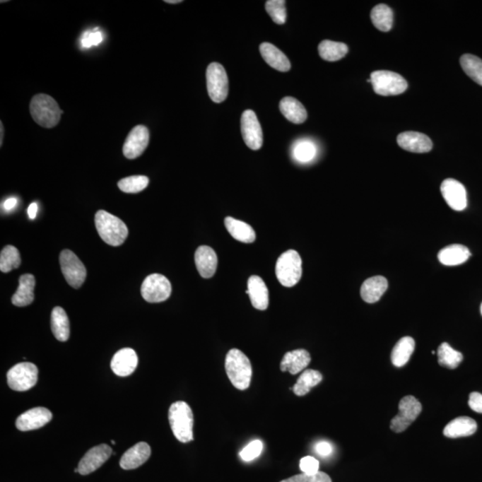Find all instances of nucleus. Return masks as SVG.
Instances as JSON below:
<instances>
[{"label":"nucleus","mask_w":482,"mask_h":482,"mask_svg":"<svg viewBox=\"0 0 482 482\" xmlns=\"http://www.w3.org/2000/svg\"><path fill=\"white\" fill-rule=\"evenodd\" d=\"M225 370L232 384L240 390L249 388L252 379L250 360L240 349L233 348L225 358Z\"/></svg>","instance_id":"obj_1"},{"label":"nucleus","mask_w":482,"mask_h":482,"mask_svg":"<svg viewBox=\"0 0 482 482\" xmlns=\"http://www.w3.org/2000/svg\"><path fill=\"white\" fill-rule=\"evenodd\" d=\"M95 225L102 240L108 245L121 246L128 237L127 225L118 217L100 210L95 216Z\"/></svg>","instance_id":"obj_2"},{"label":"nucleus","mask_w":482,"mask_h":482,"mask_svg":"<svg viewBox=\"0 0 482 482\" xmlns=\"http://www.w3.org/2000/svg\"><path fill=\"white\" fill-rule=\"evenodd\" d=\"M168 418L172 433L180 442L188 443L193 440V413L186 402L178 401L170 406Z\"/></svg>","instance_id":"obj_3"},{"label":"nucleus","mask_w":482,"mask_h":482,"mask_svg":"<svg viewBox=\"0 0 482 482\" xmlns=\"http://www.w3.org/2000/svg\"><path fill=\"white\" fill-rule=\"evenodd\" d=\"M30 112L37 124L44 128H53L59 124L61 114L59 104L46 94L35 95L30 101Z\"/></svg>","instance_id":"obj_4"},{"label":"nucleus","mask_w":482,"mask_h":482,"mask_svg":"<svg viewBox=\"0 0 482 482\" xmlns=\"http://www.w3.org/2000/svg\"><path fill=\"white\" fill-rule=\"evenodd\" d=\"M275 274L280 283L284 287H293L302 276V259L295 250H288L278 258Z\"/></svg>","instance_id":"obj_5"},{"label":"nucleus","mask_w":482,"mask_h":482,"mask_svg":"<svg viewBox=\"0 0 482 482\" xmlns=\"http://www.w3.org/2000/svg\"><path fill=\"white\" fill-rule=\"evenodd\" d=\"M371 83L375 93L384 97L402 94L408 87L405 78L390 71H375L372 73Z\"/></svg>","instance_id":"obj_6"},{"label":"nucleus","mask_w":482,"mask_h":482,"mask_svg":"<svg viewBox=\"0 0 482 482\" xmlns=\"http://www.w3.org/2000/svg\"><path fill=\"white\" fill-rule=\"evenodd\" d=\"M39 370L32 363L17 364L9 370L6 378L9 388L16 392H27L38 382Z\"/></svg>","instance_id":"obj_7"},{"label":"nucleus","mask_w":482,"mask_h":482,"mask_svg":"<svg viewBox=\"0 0 482 482\" xmlns=\"http://www.w3.org/2000/svg\"><path fill=\"white\" fill-rule=\"evenodd\" d=\"M206 86L209 97L215 103H222L228 97V76L222 64L219 63L209 64L206 69Z\"/></svg>","instance_id":"obj_8"},{"label":"nucleus","mask_w":482,"mask_h":482,"mask_svg":"<svg viewBox=\"0 0 482 482\" xmlns=\"http://www.w3.org/2000/svg\"><path fill=\"white\" fill-rule=\"evenodd\" d=\"M141 296L148 303H160L167 300L172 293V285L164 275H148L141 285Z\"/></svg>","instance_id":"obj_9"},{"label":"nucleus","mask_w":482,"mask_h":482,"mask_svg":"<svg viewBox=\"0 0 482 482\" xmlns=\"http://www.w3.org/2000/svg\"><path fill=\"white\" fill-rule=\"evenodd\" d=\"M61 270L67 283L74 288H79L87 276L86 268L73 251L64 249L59 257Z\"/></svg>","instance_id":"obj_10"},{"label":"nucleus","mask_w":482,"mask_h":482,"mask_svg":"<svg viewBox=\"0 0 482 482\" xmlns=\"http://www.w3.org/2000/svg\"><path fill=\"white\" fill-rule=\"evenodd\" d=\"M399 413L392 420L390 429L396 433L405 432L422 412L423 406L415 396H406L399 405Z\"/></svg>","instance_id":"obj_11"},{"label":"nucleus","mask_w":482,"mask_h":482,"mask_svg":"<svg viewBox=\"0 0 482 482\" xmlns=\"http://www.w3.org/2000/svg\"><path fill=\"white\" fill-rule=\"evenodd\" d=\"M241 134L247 147L253 151L262 148L263 131L254 111H244L241 117Z\"/></svg>","instance_id":"obj_12"},{"label":"nucleus","mask_w":482,"mask_h":482,"mask_svg":"<svg viewBox=\"0 0 482 482\" xmlns=\"http://www.w3.org/2000/svg\"><path fill=\"white\" fill-rule=\"evenodd\" d=\"M149 142L148 129L144 125H137L132 129L124 144L123 152L125 158L135 159L141 157Z\"/></svg>","instance_id":"obj_13"},{"label":"nucleus","mask_w":482,"mask_h":482,"mask_svg":"<svg viewBox=\"0 0 482 482\" xmlns=\"http://www.w3.org/2000/svg\"><path fill=\"white\" fill-rule=\"evenodd\" d=\"M440 191L447 205L454 211H463L466 208V189L461 182L454 179L445 180L441 184Z\"/></svg>","instance_id":"obj_14"},{"label":"nucleus","mask_w":482,"mask_h":482,"mask_svg":"<svg viewBox=\"0 0 482 482\" xmlns=\"http://www.w3.org/2000/svg\"><path fill=\"white\" fill-rule=\"evenodd\" d=\"M112 449L108 445L101 444L88 451L80 461L78 470L81 475H88L103 466L111 457Z\"/></svg>","instance_id":"obj_15"},{"label":"nucleus","mask_w":482,"mask_h":482,"mask_svg":"<svg viewBox=\"0 0 482 482\" xmlns=\"http://www.w3.org/2000/svg\"><path fill=\"white\" fill-rule=\"evenodd\" d=\"M52 413L45 407H35L22 413L16 420V427L22 432L38 430L52 419Z\"/></svg>","instance_id":"obj_16"},{"label":"nucleus","mask_w":482,"mask_h":482,"mask_svg":"<svg viewBox=\"0 0 482 482\" xmlns=\"http://www.w3.org/2000/svg\"><path fill=\"white\" fill-rule=\"evenodd\" d=\"M400 148L413 153H427L432 151L433 144L427 135L417 131L402 132L398 136Z\"/></svg>","instance_id":"obj_17"},{"label":"nucleus","mask_w":482,"mask_h":482,"mask_svg":"<svg viewBox=\"0 0 482 482\" xmlns=\"http://www.w3.org/2000/svg\"><path fill=\"white\" fill-rule=\"evenodd\" d=\"M138 363V355L134 349L123 348L115 353L111 361V369L118 376L127 377L134 372Z\"/></svg>","instance_id":"obj_18"},{"label":"nucleus","mask_w":482,"mask_h":482,"mask_svg":"<svg viewBox=\"0 0 482 482\" xmlns=\"http://www.w3.org/2000/svg\"><path fill=\"white\" fill-rule=\"evenodd\" d=\"M247 294L250 298L251 304L257 310H266L269 305V290L262 278L252 275L247 281Z\"/></svg>","instance_id":"obj_19"},{"label":"nucleus","mask_w":482,"mask_h":482,"mask_svg":"<svg viewBox=\"0 0 482 482\" xmlns=\"http://www.w3.org/2000/svg\"><path fill=\"white\" fill-rule=\"evenodd\" d=\"M195 264L196 269L205 279H209L215 275L218 258L216 251L208 246H200L195 253Z\"/></svg>","instance_id":"obj_20"},{"label":"nucleus","mask_w":482,"mask_h":482,"mask_svg":"<svg viewBox=\"0 0 482 482\" xmlns=\"http://www.w3.org/2000/svg\"><path fill=\"white\" fill-rule=\"evenodd\" d=\"M151 449L148 444L140 442L131 447L122 457L120 466L124 470H134L145 464L151 457Z\"/></svg>","instance_id":"obj_21"},{"label":"nucleus","mask_w":482,"mask_h":482,"mask_svg":"<svg viewBox=\"0 0 482 482\" xmlns=\"http://www.w3.org/2000/svg\"><path fill=\"white\" fill-rule=\"evenodd\" d=\"M311 362V355L305 349L287 352L281 363V372H288L290 375H298L307 368Z\"/></svg>","instance_id":"obj_22"},{"label":"nucleus","mask_w":482,"mask_h":482,"mask_svg":"<svg viewBox=\"0 0 482 482\" xmlns=\"http://www.w3.org/2000/svg\"><path fill=\"white\" fill-rule=\"evenodd\" d=\"M259 49L261 56L274 69L280 72H288L290 70V61L277 47L273 44L264 42L261 44Z\"/></svg>","instance_id":"obj_23"},{"label":"nucleus","mask_w":482,"mask_h":482,"mask_svg":"<svg viewBox=\"0 0 482 482\" xmlns=\"http://www.w3.org/2000/svg\"><path fill=\"white\" fill-rule=\"evenodd\" d=\"M389 283L385 277L375 276L369 278L363 283L361 297L366 303L373 304L381 300L383 294L388 290Z\"/></svg>","instance_id":"obj_24"},{"label":"nucleus","mask_w":482,"mask_h":482,"mask_svg":"<svg viewBox=\"0 0 482 482\" xmlns=\"http://www.w3.org/2000/svg\"><path fill=\"white\" fill-rule=\"evenodd\" d=\"M477 423L470 417L461 416L451 421L443 430L444 435L450 439L469 437L477 430Z\"/></svg>","instance_id":"obj_25"},{"label":"nucleus","mask_w":482,"mask_h":482,"mask_svg":"<svg viewBox=\"0 0 482 482\" xmlns=\"http://www.w3.org/2000/svg\"><path fill=\"white\" fill-rule=\"evenodd\" d=\"M470 257L471 252L468 247L459 244L444 247L437 254L440 262L447 266H459L466 263Z\"/></svg>","instance_id":"obj_26"},{"label":"nucleus","mask_w":482,"mask_h":482,"mask_svg":"<svg viewBox=\"0 0 482 482\" xmlns=\"http://www.w3.org/2000/svg\"><path fill=\"white\" fill-rule=\"evenodd\" d=\"M34 287L35 278L33 274H23L19 279V287L12 298V303L16 307H27L34 300Z\"/></svg>","instance_id":"obj_27"},{"label":"nucleus","mask_w":482,"mask_h":482,"mask_svg":"<svg viewBox=\"0 0 482 482\" xmlns=\"http://www.w3.org/2000/svg\"><path fill=\"white\" fill-rule=\"evenodd\" d=\"M280 110L287 120L295 124H301L307 121V110L296 98H283L280 102Z\"/></svg>","instance_id":"obj_28"},{"label":"nucleus","mask_w":482,"mask_h":482,"mask_svg":"<svg viewBox=\"0 0 482 482\" xmlns=\"http://www.w3.org/2000/svg\"><path fill=\"white\" fill-rule=\"evenodd\" d=\"M225 223L227 230L236 240L243 243H253L256 240V233L252 227L242 221L228 216L226 217Z\"/></svg>","instance_id":"obj_29"},{"label":"nucleus","mask_w":482,"mask_h":482,"mask_svg":"<svg viewBox=\"0 0 482 482\" xmlns=\"http://www.w3.org/2000/svg\"><path fill=\"white\" fill-rule=\"evenodd\" d=\"M51 330L57 341H66L70 337V324L66 311L57 307L51 314Z\"/></svg>","instance_id":"obj_30"},{"label":"nucleus","mask_w":482,"mask_h":482,"mask_svg":"<svg viewBox=\"0 0 482 482\" xmlns=\"http://www.w3.org/2000/svg\"><path fill=\"white\" fill-rule=\"evenodd\" d=\"M416 341L411 337L399 339L392 353V362L396 368H402L408 363L411 356L415 351Z\"/></svg>","instance_id":"obj_31"},{"label":"nucleus","mask_w":482,"mask_h":482,"mask_svg":"<svg viewBox=\"0 0 482 482\" xmlns=\"http://www.w3.org/2000/svg\"><path fill=\"white\" fill-rule=\"evenodd\" d=\"M318 51L322 59L328 62H335L347 55L348 47L345 43L325 40L319 44Z\"/></svg>","instance_id":"obj_32"},{"label":"nucleus","mask_w":482,"mask_h":482,"mask_svg":"<svg viewBox=\"0 0 482 482\" xmlns=\"http://www.w3.org/2000/svg\"><path fill=\"white\" fill-rule=\"evenodd\" d=\"M322 381V375L317 370H305L293 387V392L298 396L307 395L312 388Z\"/></svg>","instance_id":"obj_33"},{"label":"nucleus","mask_w":482,"mask_h":482,"mask_svg":"<svg viewBox=\"0 0 482 482\" xmlns=\"http://www.w3.org/2000/svg\"><path fill=\"white\" fill-rule=\"evenodd\" d=\"M464 360L462 353L454 351L449 343L444 342L437 348V361L443 368L456 369Z\"/></svg>","instance_id":"obj_34"},{"label":"nucleus","mask_w":482,"mask_h":482,"mask_svg":"<svg viewBox=\"0 0 482 482\" xmlns=\"http://www.w3.org/2000/svg\"><path fill=\"white\" fill-rule=\"evenodd\" d=\"M371 19L373 25L382 32H389L393 25V11L389 6L380 4L372 10Z\"/></svg>","instance_id":"obj_35"},{"label":"nucleus","mask_w":482,"mask_h":482,"mask_svg":"<svg viewBox=\"0 0 482 482\" xmlns=\"http://www.w3.org/2000/svg\"><path fill=\"white\" fill-rule=\"evenodd\" d=\"M460 64L464 72L482 86V60L476 56L466 54L461 57Z\"/></svg>","instance_id":"obj_36"},{"label":"nucleus","mask_w":482,"mask_h":482,"mask_svg":"<svg viewBox=\"0 0 482 482\" xmlns=\"http://www.w3.org/2000/svg\"><path fill=\"white\" fill-rule=\"evenodd\" d=\"M317 153V146L313 141L309 140L297 141L293 146V149H292L294 158L300 163H308L314 160Z\"/></svg>","instance_id":"obj_37"},{"label":"nucleus","mask_w":482,"mask_h":482,"mask_svg":"<svg viewBox=\"0 0 482 482\" xmlns=\"http://www.w3.org/2000/svg\"><path fill=\"white\" fill-rule=\"evenodd\" d=\"M21 264V257L18 249L13 246H6L0 254V270L2 273H9L18 268Z\"/></svg>","instance_id":"obj_38"},{"label":"nucleus","mask_w":482,"mask_h":482,"mask_svg":"<svg viewBox=\"0 0 482 482\" xmlns=\"http://www.w3.org/2000/svg\"><path fill=\"white\" fill-rule=\"evenodd\" d=\"M149 180L147 176L134 175L122 179L117 183L118 188L125 193H139L144 191L148 186Z\"/></svg>","instance_id":"obj_39"},{"label":"nucleus","mask_w":482,"mask_h":482,"mask_svg":"<svg viewBox=\"0 0 482 482\" xmlns=\"http://www.w3.org/2000/svg\"><path fill=\"white\" fill-rule=\"evenodd\" d=\"M285 0H269L266 2V9L268 15L277 25H281L286 23L287 10Z\"/></svg>","instance_id":"obj_40"},{"label":"nucleus","mask_w":482,"mask_h":482,"mask_svg":"<svg viewBox=\"0 0 482 482\" xmlns=\"http://www.w3.org/2000/svg\"><path fill=\"white\" fill-rule=\"evenodd\" d=\"M264 444L259 440H253L244 447L242 451L240 453L241 459L245 462H251L260 456L263 452Z\"/></svg>","instance_id":"obj_41"},{"label":"nucleus","mask_w":482,"mask_h":482,"mask_svg":"<svg viewBox=\"0 0 482 482\" xmlns=\"http://www.w3.org/2000/svg\"><path fill=\"white\" fill-rule=\"evenodd\" d=\"M281 482H332L331 478L328 474L322 473V471H319L318 474L315 475H307L305 474L295 475L290 478H286V480L281 481Z\"/></svg>","instance_id":"obj_42"},{"label":"nucleus","mask_w":482,"mask_h":482,"mask_svg":"<svg viewBox=\"0 0 482 482\" xmlns=\"http://www.w3.org/2000/svg\"><path fill=\"white\" fill-rule=\"evenodd\" d=\"M102 42H103V34L98 29H95L94 32L85 33L81 40V46L85 49L100 45Z\"/></svg>","instance_id":"obj_43"},{"label":"nucleus","mask_w":482,"mask_h":482,"mask_svg":"<svg viewBox=\"0 0 482 482\" xmlns=\"http://www.w3.org/2000/svg\"><path fill=\"white\" fill-rule=\"evenodd\" d=\"M300 467L303 474L307 475H315L319 473L320 463L313 457H305L302 458Z\"/></svg>","instance_id":"obj_44"},{"label":"nucleus","mask_w":482,"mask_h":482,"mask_svg":"<svg viewBox=\"0 0 482 482\" xmlns=\"http://www.w3.org/2000/svg\"><path fill=\"white\" fill-rule=\"evenodd\" d=\"M468 404H469L470 408L474 412L482 413V394L471 392Z\"/></svg>","instance_id":"obj_45"},{"label":"nucleus","mask_w":482,"mask_h":482,"mask_svg":"<svg viewBox=\"0 0 482 482\" xmlns=\"http://www.w3.org/2000/svg\"><path fill=\"white\" fill-rule=\"evenodd\" d=\"M315 452L321 457H329L332 453V446L327 441H320L315 447Z\"/></svg>","instance_id":"obj_46"},{"label":"nucleus","mask_w":482,"mask_h":482,"mask_svg":"<svg viewBox=\"0 0 482 482\" xmlns=\"http://www.w3.org/2000/svg\"><path fill=\"white\" fill-rule=\"evenodd\" d=\"M16 205L17 199L16 198H9L3 204V208H4L6 211H11V210L16 208Z\"/></svg>","instance_id":"obj_47"},{"label":"nucleus","mask_w":482,"mask_h":482,"mask_svg":"<svg viewBox=\"0 0 482 482\" xmlns=\"http://www.w3.org/2000/svg\"><path fill=\"white\" fill-rule=\"evenodd\" d=\"M37 213H38V205H37V203L30 204L28 208V216L30 219H35Z\"/></svg>","instance_id":"obj_48"},{"label":"nucleus","mask_w":482,"mask_h":482,"mask_svg":"<svg viewBox=\"0 0 482 482\" xmlns=\"http://www.w3.org/2000/svg\"><path fill=\"white\" fill-rule=\"evenodd\" d=\"M0 135H1V137H0V146H2L3 144V136H4V127H3L2 122L0 123Z\"/></svg>","instance_id":"obj_49"},{"label":"nucleus","mask_w":482,"mask_h":482,"mask_svg":"<svg viewBox=\"0 0 482 482\" xmlns=\"http://www.w3.org/2000/svg\"><path fill=\"white\" fill-rule=\"evenodd\" d=\"M165 3L168 4H178V3H182V0H165Z\"/></svg>","instance_id":"obj_50"},{"label":"nucleus","mask_w":482,"mask_h":482,"mask_svg":"<svg viewBox=\"0 0 482 482\" xmlns=\"http://www.w3.org/2000/svg\"><path fill=\"white\" fill-rule=\"evenodd\" d=\"M112 444L115 445L114 440L111 441Z\"/></svg>","instance_id":"obj_51"},{"label":"nucleus","mask_w":482,"mask_h":482,"mask_svg":"<svg viewBox=\"0 0 482 482\" xmlns=\"http://www.w3.org/2000/svg\"><path fill=\"white\" fill-rule=\"evenodd\" d=\"M481 315H482V304H481Z\"/></svg>","instance_id":"obj_52"}]
</instances>
